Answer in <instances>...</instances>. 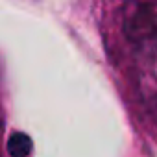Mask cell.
<instances>
[{
    "instance_id": "obj_1",
    "label": "cell",
    "mask_w": 157,
    "mask_h": 157,
    "mask_svg": "<svg viewBox=\"0 0 157 157\" xmlns=\"http://www.w3.org/2000/svg\"><path fill=\"white\" fill-rule=\"evenodd\" d=\"M118 37L137 100L157 120V4H124Z\"/></svg>"
},
{
    "instance_id": "obj_2",
    "label": "cell",
    "mask_w": 157,
    "mask_h": 157,
    "mask_svg": "<svg viewBox=\"0 0 157 157\" xmlns=\"http://www.w3.org/2000/svg\"><path fill=\"white\" fill-rule=\"evenodd\" d=\"M32 151V139L26 133H13L8 139V153L11 157H28Z\"/></svg>"
}]
</instances>
